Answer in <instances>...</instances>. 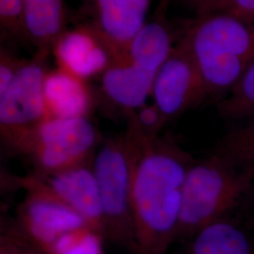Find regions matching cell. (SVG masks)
Segmentation results:
<instances>
[{
	"instance_id": "1",
	"label": "cell",
	"mask_w": 254,
	"mask_h": 254,
	"mask_svg": "<svg viewBox=\"0 0 254 254\" xmlns=\"http://www.w3.org/2000/svg\"><path fill=\"white\" fill-rule=\"evenodd\" d=\"M136 132L131 187L132 254H169L181 213L183 187L193 161L170 136Z\"/></svg>"
},
{
	"instance_id": "2",
	"label": "cell",
	"mask_w": 254,
	"mask_h": 254,
	"mask_svg": "<svg viewBox=\"0 0 254 254\" xmlns=\"http://www.w3.org/2000/svg\"><path fill=\"white\" fill-rule=\"evenodd\" d=\"M181 39L208 95H227L254 62V19L226 11L197 15Z\"/></svg>"
},
{
	"instance_id": "3",
	"label": "cell",
	"mask_w": 254,
	"mask_h": 254,
	"mask_svg": "<svg viewBox=\"0 0 254 254\" xmlns=\"http://www.w3.org/2000/svg\"><path fill=\"white\" fill-rule=\"evenodd\" d=\"M252 179L251 167L220 152L193 162L183 187L176 240H188L200 229L225 218L244 197Z\"/></svg>"
},
{
	"instance_id": "4",
	"label": "cell",
	"mask_w": 254,
	"mask_h": 254,
	"mask_svg": "<svg viewBox=\"0 0 254 254\" xmlns=\"http://www.w3.org/2000/svg\"><path fill=\"white\" fill-rule=\"evenodd\" d=\"M136 132L130 123L123 136L106 140L93 155L92 169L100 191L105 236L133 253L131 187Z\"/></svg>"
},
{
	"instance_id": "5",
	"label": "cell",
	"mask_w": 254,
	"mask_h": 254,
	"mask_svg": "<svg viewBox=\"0 0 254 254\" xmlns=\"http://www.w3.org/2000/svg\"><path fill=\"white\" fill-rule=\"evenodd\" d=\"M48 56L36 53L0 94V136L12 152L22 154L34 131L48 119L44 93Z\"/></svg>"
},
{
	"instance_id": "6",
	"label": "cell",
	"mask_w": 254,
	"mask_h": 254,
	"mask_svg": "<svg viewBox=\"0 0 254 254\" xmlns=\"http://www.w3.org/2000/svg\"><path fill=\"white\" fill-rule=\"evenodd\" d=\"M99 140L89 117L48 118L34 131L22 154L32 160L38 173H56L91 160Z\"/></svg>"
},
{
	"instance_id": "7",
	"label": "cell",
	"mask_w": 254,
	"mask_h": 254,
	"mask_svg": "<svg viewBox=\"0 0 254 254\" xmlns=\"http://www.w3.org/2000/svg\"><path fill=\"white\" fill-rule=\"evenodd\" d=\"M20 184L27 195L17 211L18 230L43 253L60 236L89 226L79 214L29 176L20 179Z\"/></svg>"
},
{
	"instance_id": "8",
	"label": "cell",
	"mask_w": 254,
	"mask_h": 254,
	"mask_svg": "<svg viewBox=\"0 0 254 254\" xmlns=\"http://www.w3.org/2000/svg\"><path fill=\"white\" fill-rule=\"evenodd\" d=\"M152 96L166 123L208 96L198 67L181 38L156 73Z\"/></svg>"
},
{
	"instance_id": "9",
	"label": "cell",
	"mask_w": 254,
	"mask_h": 254,
	"mask_svg": "<svg viewBox=\"0 0 254 254\" xmlns=\"http://www.w3.org/2000/svg\"><path fill=\"white\" fill-rule=\"evenodd\" d=\"M57 67L89 80L105 73L124 57L109 41L88 23L67 28L52 47Z\"/></svg>"
},
{
	"instance_id": "10",
	"label": "cell",
	"mask_w": 254,
	"mask_h": 254,
	"mask_svg": "<svg viewBox=\"0 0 254 254\" xmlns=\"http://www.w3.org/2000/svg\"><path fill=\"white\" fill-rule=\"evenodd\" d=\"M29 177L79 214L90 227L105 236L100 191L92 159L60 172L37 173Z\"/></svg>"
},
{
	"instance_id": "11",
	"label": "cell",
	"mask_w": 254,
	"mask_h": 254,
	"mask_svg": "<svg viewBox=\"0 0 254 254\" xmlns=\"http://www.w3.org/2000/svg\"><path fill=\"white\" fill-rule=\"evenodd\" d=\"M154 0H81L85 23L97 29L123 56L148 21Z\"/></svg>"
},
{
	"instance_id": "12",
	"label": "cell",
	"mask_w": 254,
	"mask_h": 254,
	"mask_svg": "<svg viewBox=\"0 0 254 254\" xmlns=\"http://www.w3.org/2000/svg\"><path fill=\"white\" fill-rule=\"evenodd\" d=\"M155 75L124 56L102 74V92L111 105L129 115L143 107L152 95Z\"/></svg>"
},
{
	"instance_id": "13",
	"label": "cell",
	"mask_w": 254,
	"mask_h": 254,
	"mask_svg": "<svg viewBox=\"0 0 254 254\" xmlns=\"http://www.w3.org/2000/svg\"><path fill=\"white\" fill-rule=\"evenodd\" d=\"M44 93L48 118L89 117L94 107L88 81L58 67L46 73Z\"/></svg>"
},
{
	"instance_id": "14",
	"label": "cell",
	"mask_w": 254,
	"mask_h": 254,
	"mask_svg": "<svg viewBox=\"0 0 254 254\" xmlns=\"http://www.w3.org/2000/svg\"><path fill=\"white\" fill-rule=\"evenodd\" d=\"M64 0H22L21 40L37 53L51 54L58 38L68 28Z\"/></svg>"
},
{
	"instance_id": "15",
	"label": "cell",
	"mask_w": 254,
	"mask_h": 254,
	"mask_svg": "<svg viewBox=\"0 0 254 254\" xmlns=\"http://www.w3.org/2000/svg\"><path fill=\"white\" fill-rule=\"evenodd\" d=\"M168 0H161V11L136 33L128 44L126 58L132 64L151 73H157L175 46L173 30L164 17Z\"/></svg>"
},
{
	"instance_id": "16",
	"label": "cell",
	"mask_w": 254,
	"mask_h": 254,
	"mask_svg": "<svg viewBox=\"0 0 254 254\" xmlns=\"http://www.w3.org/2000/svg\"><path fill=\"white\" fill-rule=\"evenodd\" d=\"M176 254H254L245 232L225 218L200 229Z\"/></svg>"
},
{
	"instance_id": "17",
	"label": "cell",
	"mask_w": 254,
	"mask_h": 254,
	"mask_svg": "<svg viewBox=\"0 0 254 254\" xmlns=\"http://www.w3.org/2000/svg\"><path fill=\"white\" fill-rule=\"evenodd\" d=\"M105 236L90 226L70 231L49 246L46 254H106Z\"/></svg>"
},
{
	"instance_id": "18",
	"label": "cell",
	"mask_w": 254,
	"mask_h": 254,
	"mask_svg": "<svg viewBox=\"0 0 254 254\" xmlns=\"http://www.w3.org/2000/svg\"><path fill=\"white\" fill-rule=\"evenodd\" d=\"M218 112L226 118L254 115V62L236 87L218 104Z\"/></svg>"
},
{
	"instance_id": "19",
	"label": "cell",
	"mask_w": 254,
	"mask_h": 254,
	"mask_svg": "<svg viewBox=\"0 0 254 254\" xmlns=\"http://www.w3.org/2000/svg\"><path fill=\"white\" fill-rule=\"evenodd\" d=\"M218 152L236 163L253 167L254 163V115L247 125L232 131L224 137Z\"/></svg>"
},
{
	"instance_id": "20",
	"label": "cell",
	"mask_w": 254,
	"mask_h": 254,
	"mask_svg": "<svg viewBox=\"0 0 254 254\" xmlns=\"http://www.w3.org/2000/svg\"><path fill=\"white\" fill-rule=\"evenodd\" d=\"M128 118L132 120L141 133L147 136H157L166 124L163 116L154 104H145L140 109L129 114Z\"/></svg>"
},
{
	"instance_id": "21",
	"label": "cell",
	"mask_w": 254,
	"mask_h": 254,
	"mask_svg": "<svg viewBox=\"0 0 254 254\" xmlns=\"http://www.w3.org/2000/svg\"><path fill=\"white\" fill-rule=\"evenodd\" d=\"M22 0H0V27L4 35L21 39Z\"/></svg>"
},
{
	"instance_id": "22",
	"label": "cell",
	"mask_w": 254,
	"mask_h": 254,
	"mask_svg": "<svg viewBox=\"0 0 254 254\" xmlns=\"http://www.w3.org/2000/svg\"><path fill=\"white\" fill-rule=\"evenodd\" d=\"M27 61L21 60L6 47L1 46L0 51V94L9 88V85L20 70L27 64Z\"/></svg>"
},
{
	"instance_id": "23",
	"label": "cell",
	"mask_w": 254,
	"mask_h": 254,
	"mask_svg": "<svg viewBox=\"0 0 254 254\" xmlns=\"http://www.w3.org/2000/svg\"><path fill=\"white\" fill-rule=\"evenodd\" d=\"M0 243L7 247L10 254H46L31 243L18 229L2 235Z\"/></svg>"
},
{
	"instance_id": "24",
	"label": "cell",
	"mask_w": 254,
	"mask_h": 254,
	"mask_svg": "<svg viewBox=\"0 0 254 254\" xmlns=\"http://www.w3.org/2000/svg\"><path fill=\"white\" fill-rule=\"evenodd\" d=\"M169 2L171 0H168ZM190 6L197 12V15L221 11L227 5L229 0H178Z\"/></svg>"
},
{
	"instance_id": "25",
	"label": "cell",
	"mask_w": 254,
	"mask_h": 254,
	"mask_svg": "<svg viewBox=\"0 0 254 254\" xmlns=\"http://www.w3.org/2000/svg\"><path fill=\"white\" fill-rule=\"evenodd\" d=\"M221 11L244 18L254 19V0H229Z\"/></svg>"
},
{
	"instance_id": "26",
	"label": "cell",
	"mask_w": 254,
	"mask_h": 254,
	"mask_svg": "<svg viewBox=\"0 0 254 254\" xmlns=\"http://www.w3.org/2000/svg\"><path fill=\"white\" fill-rule=\"evenodd\" d=\"M0 254H10L7 247L2 243H0Z\"/></svg>"
}]
</instances>
